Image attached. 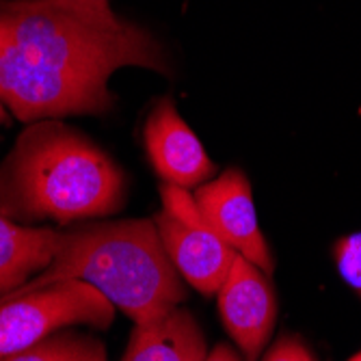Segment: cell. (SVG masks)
<instances>
[{"instance_id": "e0dca14e", "label": "cell", "mask_w": 361, "mask_h": 361, "mask_svg": "<svg viewBox=\"0 0 361 361\" xmlns=\"http://www.w3.org/2000/svg\"><path fill=\"white\" fill-rule=\"evenodd\" d=\"M348 361H361V353H357V355H355V357H350Z\"/></svg>"}, {"instance_id": "52a82bcc", "label": "cell", "mask_w": 361, "mask_h": 361, "mask_svg": "<svg viewBox=\"0 0 361 361\" xmlns=\"http://www.w3.org/2000/svg\"><path fill=\"white\" fill-rule=\"evenodd\" d=\"M216 297L225 331L247 361H255L264 350L277 318V297L269 275L236 253Z\"/></svg>"}, {"instance_id": "2e32d148", "label": "cell", "mask_w": 361, "mask_h": 361, "mask_svg": "<svg viewBox=\"0 0 361 361\" xmlns=\"http://www.w3.org/2000/svg\"><path fill=\"white\" fill-rule=\"evenodd\" d=\"M5 121H7V113H5V106L0 104V126H3Z\"/></svg>"}, {"instance_id": "7c38bea8", "label": "cell", "mask_w": 361, "mask_h": 361, "mask_svg": "<svg viewBox=\"0 0 361 361\" xmlns=\"http://www.w3.org/2000/svg\"><path fill=\"white\" fill-rule=\"evenodd\" d=\"M340 277L361 297V232L344 236L334 247Z\"/></svg>"}, {"instance_id": "277c9868", "label": "cell", "mask_w": 361, "mask_h": 361, "mask_svg": "<svg viewBox=\"0 0 361 361\" xmlns=\"http://www.w3.org/2000/svg\"><path fill=\"white\" fill-rule=\"evenodd\" d=\"M115 305L91 283L78 279L42 288H18L0 299V357L20 353L76 324L106 329Z\"/></svg>"}, {"instance_id": "30bf717a", "label": "cell", "mask_w": 361, "mask_h": 361, "mask_svg": "<svg viewBox=\"0 0 361 361\" xmlns=\"http://www.w3.org/2000/svg\"><path fill=\"white\" fill-rule=\"evenodd\" d=\"M206 338L195 316L176 307L147 324H135L123 361H204Z\"/></svg>"}, {"instance_id": "4fadbf2b", "label": "cell", "mask_w": 361, "mask_h": 361, "mask_svg": "<svg viewBox=\"0 0 361 361\" xmlns=\"http://www.w3.org/2000/svg\"><path fill=\"white\" fill-rule=\"evenodd\" d=\"M262 361H316L307 344L299 336H283L279 338Z\"/></svg>"}, {"instance_id": "9c48e42d", "label": "cell", "mask_w": 361, "mask_h": 361, "mask_svg": "<svg viewBox=\"0 0 361 361\" xmlns=\"http://www.w3.org/2000/svg\"><path fill=\"white\" fill-rule=\"evenodd\" d=\"M61 229L11 221L0 212V299L42 275L59 253Z\"/></svg>"}, {"instance_id": "8992f818", "label": "cell", "mask_w": 361, "mask_h": 361, "mask_svg": "<svg viewBox=\"0 0 361 361\" xmlns=\"http://www.w3.org/2000/svg\"><path fill=\"white\" fill-rule=\"evenodd\" d=\"M192 197L212 232L271 277L275 259L259 229L245 171L227 169L216 180L197 186Z\"/></svg>"}, {"instance_id": "8fae6325", "label": "cell", "mask_w": 361, "mask_h": 361, "mask_svg": "<svg viewBox=\"0 0 361 361\" xmlns=\"http://www.w3.org/2000/svg\"><path fill=\"white\" fill-rule=\"evenodd\" d=\"M0 361H109L106 346L87 334L56 331L20 353L0 357Z\"/></svg>"}, {"instance_id": "7a4b0ae2", "label": "cell", "mask_w": 361, "mask_h": 361, "mask_svg": "<svg viewBox=\"0 0 361 361\" xmlns=\"http://www.w3.org/2000/svg\"><path fill=\"white\" fill-rule=\"evenodd\" d=\"M117 162L59 119L30 123L0 165V212L22 225L111 216L126 204Z\"/></svg>"}, {"instance_id": "6da1fadb", "label": "cell", "mask_w": 361, "mask_h": 361, "mask_svg": "<svg viewBox=\"0 0 361 361\" xmlns=\"http://www.w3.org/2000/svg\"><path fill=\"white\" fill-rule=\"evenodd\" d=\"M121 68L169 74V61L133 22L106 26L63 0H0V104L20 121L109 113Z\"/></svg>"}, {"instance_id": "5b68a950", "label": "cell", "mask_w": 361, "mask_h": 361, "mask_svg": "<svg viewBox=\"0 0 361 361\" xmlns=\"http://www.w3.org/2000/svg\"><path fill=\"white\" fill-rule=\"evenodd\" d=\"M160 195L162 210L154 216V223L171 264L197 292L206 297L216 294L232 269L236 251L208 227L186 188L162 184Z\"/></svg>"}, {"instance_id": "ba28073f", "label": "cell", "mask_w": 361, "mask_h": 361, "mask_svg": "<svg viewBox=\"0 0 361 361\" xmlns=\"http://www.w3.org/2000/svg\"><path fill=\"white\" fill-rule=\"evenodd\" d=\"M143 137L152 167L165 184L190 190L212 178V158L182 119L171 97H160L154 104Z\"/></svg>"}, {"instance_id": "5bb4252c", "label": "cell", "mask_w": 361, "mask_h": 361, "mask_svg": "<svg viewBox=\"0 0 361 361\" xmlns=\"http://www.w3.org/2000/svg\"><path fill=\"white\" fill-rule=\"evenodd\" d=\"M63 3H68L70 7H74L82 16L100 22V24H106V26H121L123 24V20L113 13L109 0H63Z\"/></svg>"}, {"instance_id": "3957f363", "label": "cell", "mask_w": 361, "mask_h": 361, "mask_svg": "<svg viewBox=\"0 0 361 361\" xmlns=\"http://www.w3.org/2000/svg\"><path fill=\"white\" fill-rule=\"evenodd\" d=\"M65 279L91 283L135 324L167 316L186 297L154 219L102 221L63 232L54 262L22 288Z\"/></svg>"}, {"instance_id": "9a60e30c", "label": "cell", "mask_w": 361, "mask_h": 361, "mask_svg": "<svg viewBox=\"0 0 361 361\" xmlns=\"http://www.w3.org/2000/svg\"><path fill=\"white\" fill-rule=\"evenodd\" d=\"M204 361H243L240 355L227 344H216Z\"/></svg>"}]
</instances>
